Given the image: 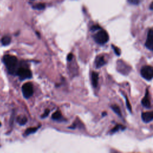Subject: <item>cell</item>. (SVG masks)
I'll list each match as a JSON object with an SVG mask.
<instances>
[{
    "label": "cell",
    "instance_id": "cell-24",
    "mask_svg": "<svg viewBox=\"0 0 153 153\" xmlns=\"http://www.w3.org/2000/svg\"><path fill=\"white\" fill-rule=\"evenodd\" d=\"M72 58H73V54H72V53H69V54L68 55V56H67V59H68V61L72 60Z\"/></svg>",
    "mask_w": 153,
    "mask_h": 153
},
{
    "label": "cell",
    "instance_id": "cell-8",
    "mask_svg": "<svg viewBox=\"0 0 153 153\" xmlns=\"http://www.w3.org/2000/svg\"><path fill=\"white\" fill-rule=\"evenodd\" d=\"M141 103L146 108H151V102L149 99V91L148 90L146 89L145 95L144 97L141 100Z\"/></svg>",
    "mask_w": 153,
    "mask_h": 153
},
{
    "label": "cell",
    "instance_id": "cell-7",
    "mask_svg": "<svg viewBox=\"0 0 153 153\" xmlns=\"http://www.w3.org/2000/svg\"><path fill=\"white\" fill-rule=\"evenodd\" d=\"M145 45L148 50L151 51L153 50V31L152 29H150L148 32Z\"/></svg>",
    "mask_w": 153,
    "mask_h": 153
},
{
    "label": "cell",
    "instance_id": "cell-2",
    "mask_svg": "<svg viewBox=\"0 0 153 153\" xmlns=\"http://www.w3.org/2000/svg\"><path fill=\"white\" fill-rule=\"evenodd\" d=\"M93 39L96 43L103 45L109 41V35L106 31L100 29L99 31L93 36Z\"/></svg>",
    "mask_w": 153,
    "mask_h": 153
},
{
    "label": "cell",
    "instance_id": "cell-27",
    "mask_svg": "<svg viewBox=\"0 0 153 153\" xmlns=\"http://www.w3.org/2000/svg\"><path fill=\"white\" fill-rule=\"evenodd\" d=\"M0 126H1V123H0Z\"/></svg>",
    "mask_w": 153,
    "mask_h": 153
},
{
    "label": "cell",
    "instance_id": "cell-15",
    "mask_svg": "<svg viewBox=\"0 0 153 153\" xmlns=\"http://www.w3.org/2000/svg\"><path fill=\"white\" fill-rule=\"evenodd\" d=\"M111 109L113 110V111L117 114L120 117H122V114H121V112L120 110V108H119V106L117 105H112L111 106Z\"/></svg>",
    "mask_w": 153,
    "mask_h": 153
},
{
    "label": "cell",
    "instance_id": "cell-21",
    "mask_svg": "<svg viewBox=\"0 0 153 153\" xmlns=\"http://www.w3.org/2000/svg\"><path fill=\"white\" fill-rule=\"evenodd\" d=\"M142 0H127L128 3L132 5H138L142 2Z\"/></svg>",
    "mask_w": 153,
    "mask_h": 153
},
{
    "label": "cell",
    "instance_id": "cell-16",
    "mask_svg": "<svg viewBox=\"0 0 153 153\" xmlns=\"http://www.w3.org/2000/svg\"><path fill=\"white\" fill-rule=\"evenodd\" d=\"M1 42L3 45H8L11 42V38L9 36H4L1 39Z\"/></svg>",
    "mask_w": 153,
    "mask_h": 153
},
{
    "label": "cell",
    "instance_id": "cell-22",
    "mask_svg": "<svg viewBox=\"0 0 153 153\" xmlns=\"http://www.w3.org/2000/svg\"><path fill=\"white\" fill-rule=\"evenodd\" d=\"M50 109H45V111H44V113L42 114V115L41 116V118H46V117L48 115V114H50Z\"/></svg>",
    "mask_w": 153,
    "mask_h": 153
},
{
    "label": "cell",
    "instance_id": "cell-4",
    "mask_svg": "<svg viewBox=\"0 0 153 153\" xmlns=\"http://www.w3.org/2000/svg\"><path fill=\"white\" fill-rule=\"evenodd\" d=\"M141 76L147 81H151L153 76V69L151 66H144L140 70Z\"/></svg>",
    "mask_w": 153,
    "mask_h": 153
},
{
    "label": "cell",
    "instance_id": "cell-18",
    "mask_svg": "<svg viewBox=\"0 0 153 153\" xmlns=\"http://www.w3.org/2000/svg\"><path fill=\"white\" fill-rule=\"evenodd\" d=\"M33 8L36 9V10H41L44 9L45 8V4H42V3H39L38 4H36L35 5H34L33 7Z\"/></svg>",
    "mask_w": 153,
    "mask_h": 153
},
{
    "label": "cell",
    "instance_id": "cell-10",
    "mask_svg": "<svg viewBox=\"0 0 153 153\" xmlns=\"http://www.w3.org/2000/svg\"><path fill=\"white\" fill-rule=\"evenodd\" d=\"M91 84L93 87H96L98 84L99 81V75L96 72H92L91 75Z\"/></svg>",
    "mask_w": 153,
    "mask_h": 153
},
{
    "label": "cell",
    "instance_id": "cell-9",
    "mask_svg": "<svg viewBox=\"0 0 153 153\" xmlns=\"http://www.w3.org/2000/svg\"><path fill=\"white\" fill-rule=\"evenodd\" d=\"M142 120L143 122L148 123L152 121L153 118V113L152 111L150 112H142L141 115Z\"/></svg>",
    "mask_w": 153,
    "mask_h": 153
},
{
    "label": "cell",
    "instance_id": "cell-11",
    "mask_svg": "<svg viewBox=\"0 0 153 153\" xmlns=\"http://www.w3.org/2000/svg\"><path fill=\"white\" fill-rule=\"evenodd\" d=\"M106 64L103 56H98L95 59V65L97 68H100Z\"/></svg>",
    "mask_w": 153,
    "mask_h": 153
},
{
    "label": "cell",
    "instance_id": "cell-5",
    "mask_svg": "<svg viewBox=\"0 0 153 153\" xmlns=\"http://www.w3.org/2000/svg\"><path fill=\"white\" fill-rule=\"evenodd\" d=\"M22 90L23 95L25 98L28 99L30 97L33 93L32 84L30 82L25 83L22 87Z\"/></svg>",
    "mask_w": 153,
    "mask_h": 153
},
{
    "label": "cell",
    "instance_id": "cell-23",
    "mask_svg": "<svg viewBox=\"0 0 153 153\" xmlns=\"http://www.w3.org/2000/svg\"><path fill=\"white\" fill-rule=\"evenodd\" d=\"M101 29V27H100V26H99L98 25H94V26H93L91 27V30L92 31H96V30H99V29Z\"/></svg>",
    "mask_w": 153,
    "mask_h": 153
},
{
    "label": "cell",
    "instance_id": "cell-13",
    "mask_svg": "<svg viewBox=\"0 0 153 153\" xmlns=\"http://www.w3.org/2000/svg\"><path fill=\"white\" fill-rule=\"evenodd\" d=\"M62 115L59 111H56L55 112H54L51 116V118L53 120H60L62 119Z\"/></svg>",
    "mask_w": 153,
    "mask_h": 153
},
{
    "label": "cell",
    "instance_id": "cell-25",
    "mask_svg": "<svg viewBox=\"0 0 153 153\" xmlns=\"http://www.w3.org/2000/svg\"><path fill=\"white\" fill-rule=\"evenodd\" d=\"M105 115H106V112H103V113H102V116L104 117V116H105Z\"/></svg>",
    "mask_w": 153,
    "mask_h": 153
},
{
    "label": "cell",
    "instance_id": "cell-17",
    "mask_svg": "<svg viewBox=\"0 0 153 153\" xmlns=\"http://www.w3.org/2000/svg\"><path fill=\"white\" fill-rule=\"evenodd\" d=\"M125 128H126V127L123 126V125H121V124H117L111 130V133H115V132L119 131L120 130H125Z\"/></svg>",
    "mask_w": 153,
    "mask_h": 153
},
{
    "label": "cell",
    "instance_id": "cell-20",
    "mask_svg": "<svg viewBox=\"0 0 153 153\" xmlns=\"http://www.w3.org/2000/svg\"><path fill=\"white\" fill-rule=\"evenodd\" d=\"M111 46H112V49L114 50L115 53L117 56H120V55L121 54V51H120V50L117 47H116V46H115V45H112Z\"/></svg>",
    "mask_w": 153,
    "mask_h": 153
},
{
    "label": "cell",
    "instance_id": "cell-26",
    "mask_svg": "<svg viewBox=\"0 0 153 153\" xmlns=\"http://www.w3.org/2000/svg\"><path fill=\"white\" fill-rule=\"evenodd\" d=\"M152 4H153L152 2L151 3V5H150V9L151 10H152Z\"/></svg>",
    "mask_w": 153,
    "mask_h": 153
},
{
    "label": "cell",
    "instance_id": "cell-6",
    "mask_svg": "<svg viewBox=\"0 0 153 153\" xmlns=\"http://www.w3.org/2000/svg\"><path fill=\"white\" fill-rule=\"evenodd\" d=\"M130 68L121 60L117 61V70L123 75H127L130 72Z\"/></svg>",
    "mask_w": 153,
    "mask_h": 153
},
{
    "label": "cell",
    "instance_id": "cell-14",
    "mask_svg": "<svg viewBox=\"0 0 153 153\" xmlns=\"http://www.w3.org/2000/svg\"><path fill=\"white\" fill-rule=\"evenodd\" d=\"M39 128V127H30V128H28L26 130V131H25V133H24V135L25 136H28L30 134H32V133H35L38 129Z\"/></svg>",
    "mask_w": 153,
    "mask_h": 153
},
{
    "label": "cell",
    "instance_id": "cell-19",
    "mask_svg": "<svg viewBox=\"0 0 153 153\" xmlns=\"http://www.w3.org/2000/svg\"><path fill=\"white\" fill-rule=\"evenodd\" d=\"M124 96L125 97V99H126V106H127L128 110L131 112V105H130V102H129V100H128V98H127V97L126 96V94H124Z\"/></svg>",
    "mask_w": 153,
    "mask_h": 153
},
{
    "label": "cell",
    "instance_id": "cell-3",
    "mask_svg": "<svg viewBox=\"0 0 153 153\" xmlns=\"http://www.w3.org/2000/svg\"><path fill=\"white\" fill-rule=\"evenodd\" d=\"M16 75L19 76L20 80H24L26 79L30 78L32 76L30 70L27 68L24 67L19 68L16 72Z\"/></svg>",
    "mask_w": 153,
    "mask_h": 153
},
{
    "label": "cell",
    "instance_id": "cell-12",
    "mask_svg": "<svg viewBox=\"0 0 153 153\" xmlns=\"http://www.w3.org/2000/svg\"><path fill=\"white\" fill-rule=\"evenodd\" d=\"M17 121L20 125H25L27 123V119L25 116L20 115V116L17 117Z\"/></svg>",
    "mask_w": 153,
    "mask_h": 153
},
{
    "label": "cell",
    "instance_id": "cell-1",
    "mask_svg": "<svg viewBox=\"0 0 153 153\" xmlns=\"http://www.w3.org/2000/svg\"><path fill=\"white\" fill-rule=\"evenodd\" d=\"M3 62L10 74L13 75L16 74V72L19 68V63L16 56L5 55L3 57Z\"/></svg>",
    "mask_w": 153,
    "mask_h": 153
}]
</instances>
